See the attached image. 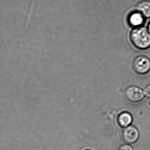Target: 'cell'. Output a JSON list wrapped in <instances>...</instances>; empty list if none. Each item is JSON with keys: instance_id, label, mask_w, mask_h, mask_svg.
Segmentation results:
<instances>
[{"instance_id": "1", "label": "cell", "mask_w": 150, "mask_h": 150, "mask_svg": "<svg viewBox=\"0 0 150 150\" xmlns=\"http://www.w3.org/2000/svg\"><path fill=\"white\" fill-rule=\"evenodd\" d=\"M131 42L139 50H146L150 47V33L145 27H136L130 34Z\"/></svg>"}, {"instance_id": "2", "label": "cell", "mask_w": 150, "mask_h": 150, "mask_svg": "<svg viewBox=\"0 0 150 150\" xmlns=\"http://www.w3.org/2000/svg\"><path fill=\"white\" fill-rule=\"evenodd\" d=\"M132 67L135 72L139 74L147 73L150 70V60L144 55L137 56L133 59Z\"/></svg>"}, {"instance_id": "3", "label": "cell", "mask_w": 150, "mask_h": 150, "mask_svg": "<svg viewBox=\"0 0 150 150\" xmlns=\"http://www.w3.org/2000/svg\"><path fill=\"white\" fill-rule=\"evenodd\" d=\"M124 96L129 101L137 103L142 100L144 98L143 90L138 87L130 86L125 90Z\"/></svg>"}, {"instance_id": "4", "label": "cell", "mask_w": 150, "mask_h": 150, "mask_svg": "<svg viewBox=\"0 0 150 150\" xmlns=\"http://www.w3.org/2000/svg\"><path fill=\"white\" fill-rule=\"evenodd\" d=\"M121 135L122 139L125 143L133 144L138 139L139 133L137 128L131 125L123 129Z\"/></svg>"}, {"instance_id": "5", "label": "cell", "mask_w": 150, "mask_h": 150, "mask_svg": "<svg viewBox=\"0 0 150 150\" xmlns=\"http://www.w3.org/2000/svg\"><path fill=\"white\" fill-rule=\"evenodd\" d=\"M136 9L145 18H150V1H149L143 0L139 1L136 5Z\"/></svg>"}, {"instance_id": "6", "label": "cell", "mask_w": 150, "mask_h": 150, "mask_svg": "<svg viewBox=\"0 0 150 150\" xmlns=\"http://www.w3.org/2000/svg\"><path fill=\"white\" fill-rule=\"evenodd\" d=\"M144 17L139 12L132 13L128 18V21L131 26L132 27H138L141 26L144 21Z\"/></svg>"}, {"instance_id": "7", "label": "cell", "mask_w": 150, "mask_h": 150, "mask_svg": "<svg viewBox=\"0 0 150 150\" xmlns=\"http://www.w3.org/2000/svg\"><path fill=\"white\" fill-rule=\"evenodd\" d=\"M132 121V116L129 112H122L117 117V122L122 127H127L131 124Z\"/></svg>"}, {"instance_id": "8", "label": "cell", "mask_w": 150, "mask_h": 150, "mask_svg": "<svg viewBox=\"0 0 150 150\" xmlns=\"http://www.w3.org/2000/svg\"><path fill=\"white\" fill-rule=\"evenodd\" d=\"M117 150H133L131 146L128 144H123L120 146Z\"/></svg>"}, {"instance_id": "9", "label": "cell", "mask_w": 150, "mask_h": 150, "mask_svg": "<svg viewBox=\"0 0 150 150\" xmlns=\"http://www.w3.org/2000/svg\"><path fill=\"white\" fill-rule=\"evenodd\" d=\"M144 93L146 97L150 98V84H148L145 88Z\"/></svg>"}, {"instance_id": "10", "label": "cell", "mask_w": 150, "mask_h": 150, "mask_svg": "<svg viewBox=\"0 0 150 150\" xmlns=\"http://www.w3.org/2000/svg\"><path fill=\"white\" fill-rule=\"evenodd\" d=\"M148 30H149V32L150 33V22L149 23L148 25Z\"/></svg>"}, {"instance_id": "11", "label": "cell", "mask_w": 150, "mask_h": 150, "mask_svg": "<svg viewBox=\"0 0 150 150\" xmlns=\"http://www.w3.org/2000/svg\"><path fill=\"white\" fill-rule=\"evenodd\" d=\"M90 150V149H86V150Z\"/></svg>"}]
</instances>
